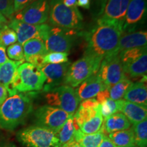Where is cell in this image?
I'll return each instance as SVG.
<instances>
[{
	"label": "cell",
	"mask_w": 147,
	"mask_h": 147,
	"mask_svg": "<svg viewBox=\"0 0 147 147\" xmlns=\"http://www.w3.org/2000/svg\"><path fill=\"white\" fill-rule=\"evenodd\" d=\"M123 34L122 25L97 21V25L86 36L87 46L84 54L93 55L103 59L115 53Z\"/></svg>",
	"instance_id": "6da1fadb"
},
{
	"label": "cell",
	"mask_w": 147,
	"mask_h": 147,
	"mask_svg": "<svg viewBox=\"0 0 147 147\" xmlns=\"http://www.w3.org/2000/svg\"><path fill=\"white\" fill-rule=\"evenodd\" d=\"M33 109L30 93H16L10 95L0 106V128L13 131L23 124Z\"/></svg>",
	"instance_id": "7a4b0ae2"
},
{
	"label": "cell",
	"mask_w": 147,
	"mask_h": 147,
	"mask_svg": "<svg viewBox=\"0 0 147 147\" xmlns=\"http://www.w3.org/2000/svg\"><path fill=\"white\" fill-rule=\"evenodd\" d=\"M50 25L78 31L83 27V16L78 9L65 6L61 0H50Z\"/></svg>",
	"instance_id": "3957f363"
},
{
	"label": "cell",
	"mask_w": 147,
	"mask_h": 147,
	"mask_svg": "<svg viewBox=\"0 0 147 147\" xmlns=\"http://www.w3.org/2000/svg\"><path fill=\"white\" fill-rule=\"evenodd\" d=\"M102 59L93 55L84 54L82 58L70 64L66 73L63 84L78 87L84 80L97 73Z\"/></svg>",
	"instance_id": "277c9868"
},
{
	"label": "cell",
	"mask_w": 147,
	"mask_h": 147,
	"mask_svg": "<svg viewBox=\"0 0 147 147\" xmlns=\"http://www.w3.org/2000/svg\"><path fill=\"white\" fill-rule=\"evenodd\" d=\"M46 77L39 67L29 63L18 67L17 75L12 85L13 95L16 93H30L43 89Z\"/></svg>",
	"instance_id": "5b68a950"
},
{
	"label": "cell",
	"mask_w": 147,
	"mask_h": 147,
	"mask_svg": "<svg viewBox=\"0 0 147 147\" xmlns=\"http://www.w3.org/2000/svg\"><path fill=\"white\" fill-rule=\"evenodd\" d=\"M18 142L25 147H61L57 134L49 129L32 125L16 134Z\"/></svg>",
	"instance_id": "8992f818"
},
{
	"label": "cell",
	"mask_w": 147,
	"mask_h": 147,
	"mask_svg": "<svg viewBox=\"0 0 147 147\" xmlns=\"http://www.w3.org/2000/svg\"><path fill=\"white\" fill-rule=\"evenodd\" d=\"M79 36L78 31L51 25L45 40L47 53H68Z\"/></svg>",
	"instance_id": "52a82bcc"
},
{
	"label": "cell",
	"mask_w": 147,
	"mask_h": 147,
	"mask_svg": "<svg viewBox=\"0 0 147 147\" xmlns=\"http://www.w3.org/2000/svg\"><path fill=\"white\" fill-rule=\"evenodd\" d=\"M45 93L48 105L60 108L68 115H74L78 109L80 101L73 87L63 84Z\"/></svg>",
	"instance_id": "ba28073f"
},
{
	"label": "cell",
	"mask_w": 147,
	"mask_h": 147,
	"mask_svg": "<svg viewBox=\"0 0 147 147\" xmlns=\"http://www.w3.org/2000/svg\"><path fill=\"white\" fill-rule=\"evenodd\" d=\"M97 74L107 89L126 78L118 53H113L103 58Z\"/></svg>",
	"instance_id": "9c48e42d"
},
{
	"label": "cell",
	"mask_w": 147,
	"mask_h": 147,
	"mask_svg": "<svg viewBox=\"0 0 147 147\" xmlns=\"http://www.w3.org/2000/svg\"><path fill=\"white\" fill-rule=\"evenodd\" d=\"M69 115L59 108L44 105L35 112V123L36 125L49 129L57 134Z\"/></svg>",
	"instance_id": "30bf717a"
},
{
	"label": "cell",
	"mask_w": 147,
	"mask_h": 147,
	"mask_svg": "<svg viewBox=\"0 0 147 147\" xmlns=\"http://www.w3.org/2000/svg\"><path fill=\"white\" fill-rule=\"evenodd\" d=\"M49 0H36L14 14L13 18L30 25H42L49 20Z\"/></svg>",
	"instance_id": "8fae6325"
},
{
	"label": "cell",
	"mask_w": 147,
	"mask_h": 147,
	"mask_svg": "<svg viewBox=\"0 0 147 147\" xmlns=\"http://www.w3.org/2000/svg\"><path fill=\"white\" fill-rule=\"evenodd\" d=\"M8 26L15 32L17 36L18 43L23 45L29 40L38 38L45 41L51 25L44 23L42 25H34L21 22L15 18L10 20Z\"/></svg>",
	"instance_id": "7c38bea8"
},
{
	"label": "cell",
	"mask_w": 147,
	"mask_h": 147,
	"mask_svg": "<svg viewBox=\"0 0 147 147\" xmlns=\"http://www.w3.org/2000/svg\"><path fill=\"white\" fill-rule=\"evenodd\" d=\"M146 14V0H129L125 16L123 32H132L144 21Z\"/></svg>",
	"instance_id": "4fadbf2b"
},
{
	"label": "cell",
	"mask_w": 147,
	"mask_h": 147,
	"mask_svg": "<svg viewBox=\"0 0 147 147\" xmlns=\"http://www.w3.org/2000/svg\"><path fill=\"white\" fill-rule=\"evenodd\" d=\"M70 64L69 62L60 64H45L40 67L46 77L44 91L47 92L58 86L63 85Z\"/></svg>",
	"instance_id": "5bb4252c"
},
{
	"label": "cell",
	"mask_w": 147,
	"mask_h": 147,
	"mask_svg": "<svg viewBox=\"0 0 147 147\" xmlns=\"http://www.w3.org/2000/svg\"><path fill=\"white\" fill-rule=\"evenodd\" d=\"M129 0H108L99 21L109 22L123 26L125 16Z\"/></svg>",
	"instance_id": "9a60e30c"
},
{
	"label": "cell",
	"mask_w": 147,
	"mask_h": 147,
	"mask_svg": "<svg viewBox=\"0 0 147 147\" xmlns=\"http://www.w3.org/2000/svg\"><path fill=\"white\" fill-rule=\"evenodd\" d=\"M107 89L103 83L100 77L95 74L84 80L79 87L75 89L80 101L93 98L99 92Z\"/></svg>",
	"instance_id": "2e32d148"
},
{
	"label": "cell",
	"mask_w": 147,
	"mask_h": 147,
	"mask_svg": "<svg viewBox=\"0 0 147 147\" xmlns=\"http://www.w3.org/2000/svg\"><path fill=\"white\" fill-rule=\"evenodd\" d=\"M147 32L146 31H138L125 33L121 36L115 53L133 48L146 47Z\"/></svg>",
	"instance_id": "e0dca14e"
},
{
	"label": "cell",
	"mask_w": 147,
	"mask_h": 147,
	"mask_svg": "<svg viewBox=\"0 0 147 147\" xmlns=\"http://www.w3.org/2000/svg\"><path fill=\"white\" fill-rule=\"evenodd\" d=\"M24 61H16L8 59L0 65V84L4 86L9 96L13 95L12 85L17 75L18 68Z\"/></svg>",
	"instance_id": "ac0fdd59"
},
{
	"label": "cell",
	"mask_w": 147,
	"mask_h": 147,
	"mask_svg": "<svg viewBox=\"0 0 147 147\" xmlns=\"http://www.w3.org/2000/svg\"><path fill=\"white\" fill-rule=\"evenodd\" d=\"M120 112L125 116L130 123L133 125L145 120L147 117L146 106L139 105L124 100H123Z\"/></svg>",
	"instance_id": "d6986e66"
},
{
	"label": "cell",
	"mask_w": 147,
	"mask_h": 147,
	"mask_svg": "<svg viewBox=\"0 0 147 147\" xmlns=\"http://www.w3.org/2000/svg\"><path fill=\"white\" fill-rule=\"evenodd\" d=\"M131 123L127 117L121 113H117L104 118L101 129L106 134L113 132L128 129Z\"/></svg>",
	"instance_id": "ffe728a7"
},
{
	"label": "cell",
	"mask_w": 147,
	"mask_h": 147,
	"mask_svg": "<svg viewBox=\"0 0 147 147\" xmlns=\"http://www.w3.org/2000/svg\"><path fill=\"white\" fill-rule=\"evenodd\" d=\"M124 100L139 105L147 106V89L144 82H133L124 95Z\"/></svg>",
	"instance_id": "44dd1931"
},
{
	"label": "cell",
	"mask_w": 147,
	"mask_h": 147,
	"mask_svg": "<svg viewBox=\"0 0 147 147\" xmlns=\"http://www.w3.org/2000/svg\"><path fill=\"white\" fill-rule=\"evenodd\" d=\"M22 46H23L25 60L27 61V63H29L33 59L45 56L47 53L45 42L38 38L29 40Z\"/></svg>",
	"instance_id": "7402d4cb"
},
{
	"label": "cell",
	"mask_w": 147,
	"mask_h": 147,
	"mask_svg": "<svg viewBox=\"0 0 147 147\" xmlns=\"http://www.w3.org/2000/svg\"><path fill=\"white\" fill-rule=\"evenodd\" d=\"M106 136L102 129L91 134H85L78 129L75 132L74 139L82 147H99Z\"/></svg>",
	"instance_id": "603a6c76"
},
{
	"label": "cell",
	"mask_w": 147,
	"mask_h": 147,
	"mask_svg": "<svg viewBox=\"0 0 147 147\" xmlns=\"http://www.w3.org/2000/svg\"><path fill=\"white\" fill-rule=\"evenodd\" d=\"M123 67L127 78L128 77L134 78L146 76L147 53H145L140 57Z\"/></svg>",
	"instance_id": "cb8c5ba5"
},
{
	"label": "cell",
	"mask_w": 147,
	"mask_h": 147,
	"mask_svg": "<svg viewBox=\"0 0 147 147\" xmlns=\"http://www.w3.org/2000/svg\"><path fill=\"white\" fill-rule=\"evenodd\" d=\"M107 136L116 146H136L131 128L108 134Z\"/></svg>",
	"instance_id": "d4e9b609"
},
{
	"label": "cell",
	"mask_w": 147,
	"mask_h": 147,
	"mask_svg": "<svg viewBox=\"0 0 147 147\" xmlns=\"http://www.w3.org/2000/svg\"><path fill=\"white\" fill-rule=\"evenodd\" d=\"M76 131V129L74 123V115H69L68 118L57 133V136L61 144L63 145L74 139Z\"/></svg>",
	"instance_id": "484cf974"
},
{
	"label": "cell",
	"mask_w": 147,
	"mask_h": 147,
	"mask_svg": "<svg viewBox=\"0 0 147 147\" xmlns=\"http://www.w3.org/2000/svg\"><path fill=\"white\" fill-rule=\"evenodd\" d=\"M131 129L134 132V141L137 147H147V120L133 125Z\"/></svg>",
	"instance_id": "4316f807"
},
{
	"label": "cell",
	"mask_w": 147,
	"mask_h": 147,
	"mask_svg": "<svg viewBox=\"0 0 147 147\" xmlns=\"http://www.w3.org/2000/svg\"><path fill=\"white\" fill-rule=\"evenodd\" d=\"M146 47L133 48V49H127L119 53L123 67L129 65L132 62L140 57L143 54L146 53Z\"/></svg>",
	"instance_id": "83f0119b"
},
{
	"label": "cell",
	"mask_w": 147,
	"mask_h": 147,
	"mask_svg": "<svg viewBox=\"0 0 147 147\" xmlns=\"http://www.w3.org/2000/svg\"><path fill=\"white\" fill-rule=\"evenodd\" d=\"M132 84L133 82L129 78L122 79L109 89L110 98L113 100H122L126 91Z\"/></svg>",
	"instance_id": "f1b7e54d"
},
{
	"label": "cell",
	"mask_w": 147,
	"mask_h": 147,
	"mask_svg": "<svg viewBox=\"0 0 147 147\" xmlns=\"http://www.w3.org/2000/svg\"><path fill=\"white\" fill-rule=\"evenodd\" d=\"M99 112H100V105L95 108H85L80 106L74 114V119L80 129L84 123L95 117Z\"/></svg>",
	"instance_id": "f546056e"
},
{
	"label": "cell",
	"mask_w": 147,
	"mask_h": 147,
	"mask_svg": "<svg viewBox=\"0 0 147 147\" xmlns=\"http://www.w3.org/2000/svg\"><path fill=\"white\" fill-rule=\"evenodd\" d=\"M104 118L101 112H99L95 117L86 121L80 126V130L85 134H91L98 132L102 128Z\"/></svg>",
	"instance_id": "4dcf8cb0"
},
{
	"label": "cell",
	"mask_w": 147,
	"mask_h": 147,
	"mask_svg": "<svg viewBox=\"0 0 147 147\" xmlns=\"http://www.w3.org/2000/svg\"><path fill=\"white\" fill-rule=\"evenodd\" d=\"M123 100H113L108 98L100 105V112L103 118H106L113 114L119 113Z\"/></svg>",
	"instance_id": "1f68e13d"
},
{
	"label": "cell",
	"mask_w": 147,
	"mask_h": 147,
	"mask_svg": "<svg viewBox=\"0 0 147 147\" xmlns=\"http://www.w3.org/2000/svg\"><path fill=\"white\" fill-rule=\"evenodd\" d=\"M17 42V36L15 32L8 25L0 29V45L8 47Z\"/></svg>",
	"instance_id": "d6a6232c"
},
{
	"label": "cell",
	"mask_w": 147,
	"mask_h": 147,
	"mask_svg": "<svg viewBox=\"0 0 147 147\" xmlns=\"http://www.w3.org/2000/svg\"><path fill=\"white\" fill-rule=\"evenodd\" d=\"M68 62V53H48L43 57L44 64H60Z\"/></svg>",
	"instance_id": "836d02e7"
},
{
	"label": "cell",
	"mask_w": 147,
	"mask_h": 147,
	"mask_svg": "<svg viewBox=\"0 0 147 147\" xmlns=\"http://www.w3.org/2000/svg\"><path fill=\"white\" fill-rule=\"evenodd\" d=\"M7 55L10 60L16 61H25L23 46L19 43H14L9 46L7 49Z\"/></svg>",
	"instance_id": "e575fe53"
},
{
	"label": "cell",
	"mask_w": 147,
	"mask_h": 147,
	"mask_svg": "<svg viewBox=\"0 0 147 147\" xmlns=\"http://www.w3.org/2000/svg\"><path fill=\"white\" fill-rule=\"evenodd\" d=\"M0 12L7 19H12L15 14L14 0H0Z\"/></svg>",
	"instance_id": "d590c367"
},
{
	"label": "cell",
	"mask_w": 147,
	"mask_h": 147,
	"mask_svg": "<svg viewBox=\"0 0 147 147\" xmlns=\"http://www.w3.org/2000/svg\"><path fill=\"white\" fill-rule=\"evenodd\" d=\"M36 0H14V13L19 12Z\"/></svg>",
	"instance_id": "8d00e7d4"
},
{
	"label": "cell",
	"mask_w": 147,
	"mask_h": 147,
	"mask_svg": "<svg viewBox=\"0 0 147 147\" xmlns=\"http://www.w3.org/2000/svg\"><path fill=\"white\" fill-rule=\"evenodd\" d=\"M80 106L85 108H95L98 107L100 104L95 98H91L82 101Z\"/></svg>",
	"instance_id": "74e56055"
},
{
	"label": "cell",
	"mask_w": 147,
	"mask_h": 147,
	"mask_svg": "<svg viewBox=\"0 0 147 147\" xmlns=\"http://www.w3.org/2000/svg\"><path fill=\"white\" fill-rule=\"evenodd\" d=\"M95 97H96L95 100H97V102L99 103V104H101L106 100H107L108 98H110L109 89H106L99 92Z\"/></svg>",
	"instance_id": "f35d334b"
},
{
	"label": "cell",
	"mask_w": 147,
	"mask_h": 147,
	"mask_svg": "<svg viewBox=\"0 0 147 147\" xmlns=\"http://www.w3.org/2000/svg\"><path fill=\"white\" fill-rule=\"evenodd\" d=\"M108 0H94L95 4L96 5L97 9H98V16L102 15L104 12V8H105L106 3Z\"/></svg>",
	"instance_id": "ab89813d"
},
{
	"label": "cell",
	"mask_w": 147,
	"mask_h": 147,
	"mask_svg": "<svg viewBox=\"0 0 147 147\" xmlns=\"http://www.w3.org/2000/svg\"><path fill=\"white\" fill-rule=\"evenodd\" d=\"M8 92L7 91L6 88L4 86L0 84V106L5 102V100L8 98Z\"/></svg>",
	"instance_id": "60d3db41"
},
{
	"label": "cell",
	"mask_w": 147,
	"mask_h": 147,
	"mask_svg": "<svg viewBox=\"0 0 147 147\" xmlns=\"http://www.w3.org/2000/svg\"><path fill=\"white\" fill-rule=\"evenodd\" d=\"M9 59L6 54L5 48L0 45V65H2Z\"/></svg>",
	"instance_id": "b9f144b4"
},
{
	"label": "cell",
	"mask_w": 147,
	"mask_h": 147,
	"mask_svg": "<svg viewBox=\"0 0 147 147\" xmlns=\"http://www.w3.org/2000/svg\"><path fill=\"white\" fill-rule=\"evenodd\" d=\"M77 5L88 10L91 6V0H77Z\"/></svg>",
	"instance_id": "7bdbcfd3"
},
{
	"label": "cell",
	"mask_w": 147,
	"mask_h": 147,
	"mask_svg": "<svg viewBox=\"0 0 147 147\" xmlns=\"http://www.w3.org/2000/svg\"><path fill=\"white\" fill-rule=\"evenodd\" d=\"M99 147H117L113 144V142L109 139L107 136L103 140L102 142L101 143Z\"/></svg>",
	"instance_id": "ee69618b"
},
{
	"label": "cell",
	"mask_w": 147,
	"mask_h": 147,
	"mask_svg": "<svg viewBox=\"0 0 147 147\" xmlns=\"http://www.w3.org/2000/svg\"><path fill=\"white\" fill-rule=\"evenodd\" d=\"M62 2L65 6L69 8H76L77 0H61Z\"/></svg>",
	"instance_id": "f6af8a7d"
},
{
	"label": "cell",
	"mask_w": 147,
	"mask_h": 147,
	"mask_svg": "<svg viewBox=\"0 0 147 147\" xmlns=\"http://www.w3.org/2000/svg\"><path fill=\"white\" fill-rule=\"evenodd\" d=\"M61 147H82L80 144H78L76 141L74 140V139L71 140L69 142H67L65 144L62 145Z\"/></svg>",
	"instance_id": "bcb514c9"
},
{
	"label": "cell",
	"mask_w": 147,
	"mask_h": 147,
	"mask_svg": "<svg viewBox=\"0 0 147 147\" xmlns=\"http://www.w3.org/2000/svg\"><path fill=\"white\" fill-rule=\"evenodd\" d=\"M8 19H7L4 16L1 14V12H0V29H2L3 27L6 26V25H8Z\"/></svg>",
	"instance_id": "7dc6e473"
},
{
	"label": "cell",
	"mask_w": 147,
	"mask_h": 147,
	"mask_svg": "<svg viewBox=\"0 0 147 147\" xmlns=\"http://www.w3.org/2000/svg\"><path fill=\"white\" fill-rule=\"evenodd\" d=\"M0 147H16L14 143L9 141H2L0 142Z\"/></svg>",
	"instance_id": "c3c4849f"
},
{
	"label": "cell",
	"mask_w": 147,
	"mask_h": 147,
	"mask_svg": "<svg viewBox=\"0 0 147 147\" xmlns=\"http://www.w3.org/2000/svg\"><path fill=\"white\" fill-rule=\"evenodd\" d=\"M119 147H137L136 146H119Z\"/></svg>",
	"instance_id": "681fc988"
}]
</instances>
